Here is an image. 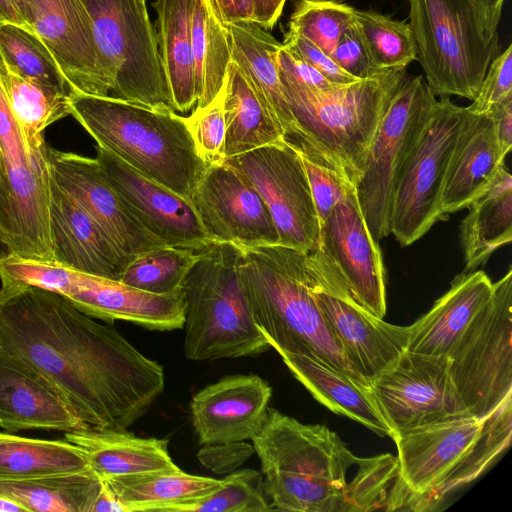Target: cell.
<instances>
[{"label": "cell", "mask_w": 512, "mask_h": 512, "mask_svg": "<svg viewBox=\"0 0 512 512\" xmlns=\"http://www.w3.org/2000/svg\"><path fill=\"white\" fill-rule=\"evenodd\" d=\"M0 348L65 396L87 426L126 430L163 392V367L63 296L1 283Z\"/></svg>", "instance_id": "obj_1"}, {"label": "cell", "mask_w": 512, "mask_h": 512, "mask_svg": "<svg viewBox=\"0 0 512 512\" xmlns=\"http://www.w3.org/2000/svg\"><path fill=\"white\" fill-rule=\"evenodd\" d=\"M240 249L242 291L270 347L318 358L369 388L345 358L318 306L308 254L281 244Z\"/></svg>", "instance_id": "obj_2"}, {"label": "cell", "mask_w": 512, "mask_h": 512, "mask_svg": "<svg viewBox=\"0 0 512 512\" xmlns=\"http://www.w3.org/2000/svg\"><path fill=\"white\" fill-rule=\"evenodd\" d=\"M406 76L405 68L390 69L314 91L280 74L294 118V130L285 140L357 186L377 127Z\"/></svg>", "instance_id": "obj_3"}, {"label": "cell", "mask_w": 512, "mask_h": 512, "mask_svg": "<svg viewBox=\"0 0 512 512\" xmlns=\"http://www.w3.org/2000/svg\"><path fill=\"white\" fill-rule=\"evenodd\" d=\"M71 115L128 166L191 199L208 165L199 157L185 117L120 98L70 93Z\"/></svg>", "instance_id": "obj_4"}, {"label": "cell", "mask_w": 512, "mask_h": 512, "mask_svg": "<svg viewBox=\"0 0 512 512\" xmlns=\"http://www.w3.org/2000/svg\"><path fill=\"white\" fill-rule=\"evenodd\" d=\"M251 440L273 511H342L347 474L359 457L334 431L268 408Z\"/></svg>", "instance_id": "obj_5"}, {"label": "cell", "mask_w": 512, "mask_h": 512, "mask_svg": "<svg viewBox=\"0 0 512 512\" xmlns=\"http://www.w3.org/2000/svg\"><path fill=\"white\" fill-rule=\"evenodd\" d=\"M240 252L233 243L212 242L184 280V351L190 360L256 356L271 348L242 291Z\"/></svg>", "instance_id": "obj_6"}, {"label": "cell", "mask_w": 512, "mask_h": 512, "mask_svg": "<svg viewBox=\"0 0 512 512\" xmlns=\"http://www.w3.org/2000/svg\"><path fill=\"white\" fill-rule=\"evenodd\" d=\"M416 60L434 96L474 100L491 61L500 54L471 0H409Z\"/></svg>", "instance_id": "obj_7"}, {"label": "cell", "mask_w": 512, "mask_h": 512, "mask_svg": "<svg viewBox=\"0 0 512 512\" xmlns=\"http://www.w3.org/2000/svg\"><path fill=\"white\" fill-rule=\"evenodd\" d=\"M82 1L112 83L110 95L158 111H175L146 0Z\"/></svg>", "instance_id": "obj_8"}, {"label": "cell", "mask_w": 512, "mask_h": 512, "mask_svg": "<svg viewBox=\"0 0 512 512\" xmlns=\"http://www.w3.org/2000/svg\"><path fill=\"white\" fill-rule=\"evenodd\" d=\"M47 147H28L0 81V232L9 254L54 262Z\"/></svg>", "instance_id": "obj_9"}, {"label": "cell", "mask_w": 512, "mask_h": 512, "mask_svg": "<svg viewBox=\"0 0 512 512\" xmlns=\"http://www.w3.org/2000/svg\"><path fill=\"white\" fill-rule=\"evenodd\" d=\"M512 268L448 355L449 372L471 416L485 419L512 397Z\"/></svg>", "instance_id": "obj_10"}, {"label": "cell", "mask_w": 512, "mask_h": 512, "mask_svg": "<svg viewBox=\"0 0 512 512\" xmlns=\"http://www.w3.org/2000/svg\"><path fill=\"white\" fill-rule=\"evenodd\" d=\"M10 273L15 282L53 291L92 318L127 321L157 331L184 326L183 288L172 293L155 294L57 262L22 258L15 259Z\"/></svg>", "instance_id": "obj_11"}, {"label": "cell", "mask_w": 512, "mask_h": 512, "mask_svg": "<svg viewBox=\"0 0 512 512\" xmlns=\"http://www.w3.org/2000/svg\"><path fill=\"white\" fill-rule=\"evenodd\" d=\"M423 76H406L391 98L371 143L356 186L372 237L390 235V216L402 168L436 104Z\"/></svg>", "instance_id": "obj_12"}, {"label": "cell", "mask_w": 512, "mask_h": 512, "mask_svg": "<svg viewBox=\"0 0 512 512\" xmlns=\"http://www.w3.org/2000/svg\"><path fill=\"white\" fill-rule=\"evenodd\" d=\"M466 107L441 97L408 156L393 197L390 234L401 246L424 236L439 220L449 160L467 116Z\"/></svg>", "instance_id": "obj_13"}, {"label": "cell", "mask_w": 512, "mask_h": 512, "mask_svg": "<svg viewBox=\"0 0 512 512\" xmlns=\"http://www.w3.org/2000/svg\"><path fill=\"white\" fill-rule=\"evenodd\" d=\"M264 200L279 244L304 253L320 244L321 224L300 154L286 141L225 159Z\"/></svg>", "instance_id": "obj_14"}, {"label": "cell", "mask_w": 512, "mask_h": 512, "mask_svg": "<svg viewBox=\"0 0 512 512\" xmlns=\"http://www.w3.org/2000/svg\"><path fill=\"white\" fill-rule=\"evenodd\" d=\"M395 435L452 415L468 414L447 356L404 351L369 386Z\"/></svg>", "instance_id": "obj_15"}, {"label": "cell", "mask_w": 512, "mask_h": 512, "mask_svg": "<svg viewBox=\"0 0 512 512\" xmlns=\"http://www.w3.org/2000/svg\"><path fill=\"white\" fill-rule=\"evenodd\" d=\"M486 418L452 415L393 437L402 481L425 499L430 510L441 502L439 489L477 445Z\"/></svg>", "instance_id": "obj_16"}, {"label": "cell", "mask_w": 512, "mask_h": 512, "mask_svg": "<svg viewBox=\"0 0 512 512\" xmlns=\"http://www.w3.org/2000/svg\"><path fill=\"white\" fill-rule=\"evenodd\" d=\"M190 201L214 242L240 247L279 244L264 200L243 174L225 162L207 167Z\"/></svg>", "instance_id": "obj_17"}, {"label": "cell", "mask_w": 512, "mask_h": 512, "mask_svg": "<svg viewBox=\"0 0 512 512\" xmlns=\"http://www.w3.org/2000/svg\"><path fill=\"white\" fill-rule=\"evenodd\" d=\"M340 274L354 301L370 314H386L385 269L378 242L362 215L356 188L321 227L316 249Z\"/></svg>", "instance_id": "obj_18"}, {"label": "cell", "mask_w": 512, "mask_h": 512, "mask_svg": "<svg viewBox=\"0 0 512 512\" xmlns=\"http://www.w3.org/2000/svg\"><path fill=\"white\" fill-rule=\"evenodd\" d=\"M106 178L137 221L165 246L200 251L214 242L191 201L150 180L97 145Z\"/></svg>", "instance_id": "obj_19"}, {"label": "cell", "mask_w": 512, "mask_h": 512, "mask_svg": "<svg viewBox=\"0 0 512 512\" xmlns=\"http://www.w3.org/2000/svg\"><path fill=\"white\" fill-rule=\"evenodd\" d=\"M33 31L49 49L71 93L108 96L112 83L82 0H32Z\"/></svg>", "instance_id": "obj_20"}, {"label": "cell", "mask_w": 512, "mask_h": 512, "mask_svg": "<svg viewBox=\"0 0 512 512\" xmlns=\"http://www.w3.org/2000/svg\"><path fill=\"white\" fill-rule=\"evenodd\" d=\"M55 182L69 193L126 254L136 257L165 246L132 215L96 158L47 147Z\"/></svg>", "instance_id": "obj_21"}, {"label": "cell", "mask_w": 512, "mask_h": 512, "mask_svg": "<svg viewBox=\"0 0 512 512\" xmlns=\"http://www.w3.org/2000/svg\"><path fill=\"white\" fill-rule=\"evenodd\" d=\"M314 296L342 352L370 384L407 350L410 328L385 322L356 302L313 286Z\"/></svg>", "instance_id": "obj_22"}, {"label": "cell", "mask_w": 512, "mask_h": 512, "mask_svg": "<svg viewBox=\"0 0 512 512\" xmlns=\"http://www.w3.org/2000/svg\"><path fill=\"white\" fill-rule=\"evenodd\" d=\"M271 395L269 383L255 374L230 375L206 386L190 402L199 443L252 439L264 424Z\"/></svg>", "instance_id": "obj_23"}, {"label": "cell", "mask_w": 512, "mask_h": 512, "mask_svg": "<svg viewBox=\"0 0 512 512\" xmlns=\"http://www.w3.org/2000/svg\"><path fill=\"white\" fill-rule=\"evenodd\" d=\"M49 225L54 262L69 268L120 281L135 258L123 252L52 176Z\"/></svg>", "instance_id": "obj_24"}, {"label": "cell", "mask_w": 512, "mask_h": 512, "mask_svg": "<svg viewBox=\"0 0 512 512\" xmlns=\"http://www.w3.org/2000/svg\"><path fill=\"white\" fill-rule=\"evenodd\" d=\"M86 427L52 382L0 348V428L13 433Z\"/></svg>", "instance_id": "obj_25"}, {"label": "cell", "mask_w": 512, "mask_h": 512, "mask_svg": "<svg viewBox=\"0 0 512 512\" xmlns=\"http://www.w3.org/2000/svg\"><path fill=\"white\" fill-rule=\"evenodd\" d=\"M504 164L491 114L468 112L443 183L440 201L443 216L467 208L491 184Z\"/></svg>", "instance_id": "obj_26"}, {"label": "cell", "mask_w": 512, "mask_h": 512, "mask_svg": "<svg viewBox=\"0 0 512 512\" xmlns=\"http://www.w3.org/2000/svg\"><path fill=\"white\" fill-rule=\"evenodd\" d=\"M492 292L493 282L482 270L462 272L456 276L450 289L409 326L407 350L448 357Z\"/></svg>", "instance_id": "obj_27"}, {"label": "cell", "mask_w": 512, "mask_h": 512, "mask_svg": "<svg viewBox=\"0 0 512 512\" xmlns=\"http://www.w3.org/2000/svg\"><path fill=\"white\" fill-rule=\"evenodd\" d=\"M65 439L82 451L89 468L101 480L178 467L166 439L96 427L65 432Z\"/></svg>", "instance_id": "obj_28"}, {"label": "cell", "mask_w": 512, "mask_h": 512, "mask_svg": "<svg viewBox=\"0 0 512 512\" xmlns=\"http://www.w3.org/2000/svg\"><path fill=\"white\" fill-rule=\"evenodd\" d=\"M276 352L294 377L329 410L359 422L380 436L392 438V429L370 388L359 385L313 356L283 350Z\"/></svg>", "instance_id": "obj_29"}, {"label": "cell", "mask_w": 512, "mask_h": 512, "mask_svg": "<svg viewBox=\"0 0 512 512\" xmlns=\"http://www.w3.org/2000/svg\"><path fill=\"white\" fill-rule=\"evenodd\" d=\"M225 25L230 36L232 61L277 124L284 139L287 138L294 130V118L276 64V52L281 43L254 22Z\"/></svg>", "instance_id": "obj_30"}, {"label": "cell", "mask_w": 512, "mask_h": 512, "mask_svg": "<svg viewBox=\"0 0 512 512\" xmlns=\"http://www.w3.org/2000/svg\"><path fill=\"white\" fill-rule=\"evenodd\" d=\"M467 208L461 225L464 273L477 270L512 240V177L505 164Z\"/></svg>", "instance_id": "obj_31"}, {"label": "cell", "mask_w": 512, "mask_h": 512, "mask_svg": "<svg viewBox=\"0 0 512 512\" xmlns=\"http://www.w3.org/2000/svg\"><path fill=\"white\" fill-rule=\"evenodd\" d=\"M123 512H172L185 502L215 491L222 479L192 475L179 467L103 480Z\"/></svg>", "instance_id": "obj_32"}, {"label": "cell", "mask_w": 512, "mask_h": 512, "mask_svg": "<svg viewBox=\"0 0 512 512\" xmlns=\"http://www.w3.org/2000/svg\"><path fill=\"white\" fill-rule=\"evenodd\" d=\"M194 0H156L158 45L175 111L187 112L197 101L192 56Z\"/></svg>", "instance_id": "obj_33"}, {"label": "cell", "mask_w": 512, "mask_h": 512, "mask_svg": "<svg viewBox=\"0 0 512 512\" xmlns=\"http://www.w3.org/2000/svg\"><path fill=\"white\" fill-rule=\"evenodd\" d=\"M102 480L91 470L0 479V496L27 512H92Z\"/></svg>", "instance_id": "obj_34"}, {"label": "cell", "mask_w": 512, "mask_h": 512, "mask_svg": "<svg viewBox=\"0 0 512 512\" xmlns=\"http://www.w3.org/2000/svg\"><path fill=\"white\" fill-rule=\"evenodd\" d=\"M191 34L195 108H202L224 89L232 61L229 32L213 0H194Z\"/></svg>", "instance_id": "obj_35"}, {"label": "cell", "mask_w": 512, "mask_h": 512, "mask_svg": "<svg viewBox=\"0 0 512 512\" xmlns=\"http://www.w3.org/2000/svg\"><path fill=\"white\" fill-rule=\"evenodd\" d=\"M224 118L225 159L284 140L281 130L233 61L228 70Z\"/></svg>", "instance_id": "obj_36"}, {"label": "cell", "mask_w": 512, "mask_h": 512, "mask_svg": "<svg viewBox=\"0 0 512 512\" xmlns=\"http://www.w3.org/2000/svg\"><path fill=\"white\" fill-rule=\"evenodd\" d=\"M0 81L28 147L46 146L45 129L71 115L70 94L20 75L1 57Z\"/></svg>", "instance_id": "obj_37"}, {"label": "cell", "mask_w": 512, "mask_h": 512, "mask_svg": "<svg viewBox=\"0 0 512 512\" xmlns=\"http://www.w3.org/2000/svg\"><path fill=\"white\" fill-rule=\"evenodd\" d=\"M357 465L356 475L345 488L343 512L427 511L424 498L413 493L402 481L397 457L382 454L358 458Z\"/></svg>", "instance_id": "obj_38"}, {"label": "cell", "mask_w": 512, "mask_h": 512, "mask_svg": "<svg viewBox=\"0 0 512 512\" xmlns=\"http://www.w3.org/2000/svg\"><path fill=\"white\" fill-rule=\"evenodd\" d=\"M90 469L82 451L65 440L0 432V479H22Z\"/></svg>", "instance_id": "obj_39"}, {"label": "cell", "mask_w": 512, "mask_h": 512, "mask_svg": "<svg viewBox=\"0 0 512 512\" xmlns=\"http://www.w3.org/2000/svg\"><path fill=\"white\" fill-rule=\"evenodd\" d=\"M0 57L20 75L71 93L49 49L33 30L12 23L0 24Z\"/></svg>", "instance_id": "obj_40"}, {"label": "cell", "mask_w": 512, "mask_h": 512, "mask_svg": "<svg viewBox=\"0 0 512 512\" xmlns=\"http://www.w3.org/2000/svg\"><path fill=\"white\" fill-rule=\"evenodd\" d=\"M200 251L171 246L151 249L129 263L120 281L155 294L178 291Z\"/></svg>", "instance_id": "obj_41"}, {"label": "cell", "mask_w": 512, "mask_h": 512, "mask_svg": "<svg viewBox=\"0 0 512 512\" xmlns=\"http://www.w3.org/2000/svg\"><path fill=\"white\" fill-rule=\"evenodd\" d=\"M355 23L372 60L380 68H406L416 60L409 23L394 20L373 10H355Z\"/></svg>", "instance_id": "obj_42"}, {"label": "cell", "mask_w": 512, "mask_h": 512, "mask_svg": "<svg viewBox=\"0 0 512 512\" xmlns=\"http://www.w3.org/2000/svg\"><path fill=\"white\" fill-rule=\"evenodd\" d=\"M273 511L264 491L263 478L254 469L235 470L207 496L176 506L172 512H267Z\"/></svg>", "instance_id": "obj_43"}, {"label": "cell", "mask_w": 512, "mask_h": 512, "mask_svg": "<svg viewBox=\"0 0 512 512\" xmlns=\"http://www.w3.org/2000/svg\"><path fill=\"white\" fill-rule=\"evenodd\" d=\"M355 10L335 0H298L288 32L308 39L331 55L344 31L354 22Z\"/></svg>", "instance_id": "obj_44"}, {"label": "cell", "mask_w": 512, "mask_h": 512, "mask_svg": "<svg viewBox=\"0 0 512 512\" xmlns=\"http://www.w3.org/2000/svg\"><path fill=\"white\" fill-rule=\"evenodd\" d=\"M512 435V397L486 418L483 434L473 451L438 491L440 501L484 472L508 448Z\"/></svg>", "instance_id": "obj_45"}, {"label": "cell", "mask_w": 512, "mask_h": 512, "mask_svg": "<svg viewBox=\"0 0 512 512\" xmlns=\"http://www.w3.org/2000/svg\"><path fill=\"white\" fill-rule=\"evenodd\" d=\"M225 91L226 85L212 102L185 117L196 151L208 166L225 159Z\"/></svg>", "instance_id": "obj_46"}, {"label": "cell", "mask_w": 512, "mask_h": 512, "mask_svg": "<svg viewBox=\"0 0 512 512\" xmlns=\"http://www.w3.org/2000/svg\"><path fill=\"white\" fill-rule=\"evenodd\" d=\"M298 153L300 154L308 177L311 193L322 227L334 207L344 201L356 186L345 180L339 173L326 164L300 151H298Z\"/></svg>", "instance_id": "obj_47"}, {"label": "cell", "mask_w": 512, "mask_h": 512, "mask_svg": "<svg viewBox=\"0 0 512 512\" xmlns=\"http://www.w3.org/2000/svg\"><path fill=\"white\" fill-rule=\"evenodd\" d=\"M510 96H512L511 45L491 61L477 96L466 109L471 114L487 113Z\"/></svg>", "instance_id": "obj_48"}, {"label": "cell", "mask_w": 512, "mask_h": 512, "mask_svg": "<svg viewBox=\"0 0 512 512\" xmlns=\"http://www.w3.org/2000/svg\"><path fill=\"white\" fill-rule=\"evenodd\" d=\"M331 57L344 71L356 79L374 77L387 71L377 66L372 60L355 20L340 37Z\"/></svg>", "instance_id": "obj_49"}, {"label": "cell", "mask_w": 512, "mask_h": 512, "mask_svg": "<svg viewBox=\"0 0 512 512\" xmlns=\"http://www.w3.org/2000/svg\"><path fill=\"white\" fill-rule=\"evenodd\" d=\"M282 44L294 51L332 84H348L358 80L344 71L331 55L300 35L287 31Z\"/></svg>", "instance_id": "obj_50"}, {"label": "cell", "mask_w": 512, "mask_h": 512, "mask_svg": "<svg viewBox=\"0 0 512 512\" xmlns=\"http://www.w3.org/2000/svg\"><path fill=\"white\" fill-rule=\"evenodd\" d=\"M254 447L244 441L208 445L197 453L199 462L216 474L231 473L253 453Z\"/></svg>", "instance_id": "obj_51"}, {"label": "cell", "mask_w": 512, "mask_h": 512, "mask_svg": "<svg viewBox=\"0 0 512 512\" xmlns=\"http://www.w3.org/2000/svg\"><path fill=\"white\" fill-rule=\"evenodd\" d=\"M276 64L280 74L311 90L324 91L335 85L282 43L276 52Z\"/></svg>", "instance_id": "obj_52"}, {"label": "cell", "mask_w": 512, "mask_h": 512, "mask_svg": "<svg viewBox=\"0 0 512 512\" xmlns=\"http://www.w3.org/2000/svg\"><path fill=\"white\" fill-rule=\"evenodd\" d=\"M489 113L501 155L506 157L512 148V96L495 105Z\"/></svg>", "instance_id": "obj_53"}, {"label": "cell", "mask_w": 512, "mask_h": 512, "mask_svg": "<svg viewBox=\"0 0 512 512\" xmlns=\"http://www.w3.org/2000/svg\"><path fill=\"white\" fill-rule=\"evenodd\" d=\"M225 24L253 22V0H213Z\"/></svg>", "instance_id": "obj_54"}, {"label": "cell", "mask_w": 512, "mask_h": 512, "mask_svg": "<svg viewBox=\"0 0 512 512\" xmlns=\"http://www.w3.org/2000/svg\"><path fill=\"white\" fill-rule=\"evenodd\" d=\"M505 0H471L480 22L489 37L498 36L497 28L500 22Z\"/></svg>", "instance_id": "obj_55"}, {"label": "cell", "mask_w": 512, "mask_h": 512, "mask_svg": "<svg viewBox=\"0 0 512 512\" xmlns=\"http://www.w3.org/2000/svg\"><path fill=\"white\" fill-rule=\"evenodd\" d=\"M286 0H253V22L265 30L272 29L282 14Z\"/></svg>", "instance_id": "obj_56"}, {"label": "cell", "mask_w": 512, "mask_h": 512, "mask_svg": "<svg viewBox=\"0 0 512 512\" xmlns=\"http://www.w3.org/2000/svg\"><path fill=\"white\" fill-rule=\"evenodd\" d=\"M12 23L33 30L25 0H0V24Z\"/></svg>", "instance_id": "obj_57"}, {"label": "cell", "mask_w": 512, "mask_h": 512, "mask_svg": "<svg viewBox=\"0 0 512 512\" xmlns=\"http://www.w3.org/2000/svg\"><path fill=\"white\" fill-rule=\"evenodd\" d=\"M92 512H123L122 506L103 480Z\"/></svg>", "instance_id": "obj_58"}, {"label": "cell", "mask_w": 512, "mask_h": 512, "mask_svg": "<svg viewBox=\"0 0 512 512\" xmlns=\"http://www.w3.org/2000/svg\"><path fill=\"white\" fill-rule=\"evenodd\" d=\"M0 512H27L26 509L8 498L0 496Z\"/></svg>", "instance_id": "obj_59"}, {"label": "cell", "mask_w": 512, "mask_h": 512, "mask_svg": "<svg viewBox=\"0 0 512 512\" xmlns=\"http://www.w3.org/2000/svg\"><path fill=\"white\" fill-rule=\"evenodd\" d=\"M0 175H1V166H0ZM8 254H9L8 248L5 245V243L2 239V236H1V232H0V258L6 256Z\"/></svg>", "instance_id": "obj_60"}, {"label": "cell", "mask_w": 512, "mask_h": 512, "mask_svg": "<svg viewBox=\"0 0 512 512\" xmlns=\"http://www.w3.org/2000/svg\"><path fill=\"white\" fill-rule=\"evenodd\" d=\"M25 2L27 3V5H28V7L30 9V13H31V2H32V0H25Z\"/></svg>", "instance_id": "obj_61"}]
</instances>
